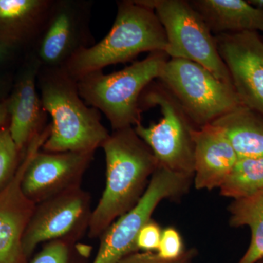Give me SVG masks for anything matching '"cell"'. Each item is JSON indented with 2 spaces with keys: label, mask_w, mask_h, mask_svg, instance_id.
I'll return each instance as SVG.
<instances>
[{
  "label": "cell",
  "mask_w": 263,
  "mask_h": 263,
  "mask_svg": "<svg viewBox=\"0 0 263 263\" xmlns=\"http://www.w3.org/2000/svg\"><path fill=\"white\" fill-rule=\"evenodd\" d=\"M218 51L245 106L263 117V42L255 32L218 34Z\"/></svg>",
  "instance_id": "11"
},
{
  "label": "cell",
  "mask_w": 263,
  "mask_h": 263,
  "mask_svg": "<svg viewBox=\"0 0 263 263\" xmlns=\"http://www.w3.org/2000/svg\"><path fill=\"white\" fill-rule=\"evenodd\" d=\"M41 65L31 52L23 61L7 97L9 131L19 152L24 155L33 138L42 133L49 123L37 87Z\"/></svg>",
  "instance_id": "14"
},
{
  "label": "cell",
  "mask_w": 263,
  "mask_h": 263,
  "mask_svg": "<svg viewBox=\"0 0 263 263\" xmlns=\"http://www.w3.org/2000/svg\"><path fill=\"white\" fill-rule=\"evenodd\" d=\"M143 109L160 107L162 117L148 127L141 123L134 127L138 136L148 145L159 165L169 171L194 177V141L195 128L184 110L168 90L152 83L140 100Z\"/></svg>",
  "instance_id": "5"
},
{
  "label": "cell",
  "mask_w": 263,
  "mask_h": 263,
  "mask_svg": "<svg viewBox=\"0 0 263 263\" xmlns=\"http://www.w3.org/2000/svg\"><path fill=\"white\" fill-rule=\"evenodd\" d=\"M168 57L164 51L152 52L117 72H90L77 81L79 94L86 105L105 116L113 131L136 127L141 123V95L159 79Z\"/></svg>",
  "instance_id": "4"
},
{
  "label": "cell",
  "mask_w": 263,
  "mask_h": 263,
  "mask_svg": "<svg viewBox=\"0 0 263 263\" xmlns=\"http://www.w3.org/2000/svg\"><path fill=\"white\" fill-rule=\"evenodd\" d=\"M248 2L250 4L254 5V6L263 8V0H252V1Z\"/></svg>",
  "instance_id": "29"
},
{
  "label": "cell",
  "mask_w": 263,
  "mask_h": 263,
  "mask_svg": "<svg viewBox=\"0 0 263 263\" xmlns=\"http://www.w3.org/2000/svg\"><path fill=\"white\" fill-rule=\"evenodd\" d=\"M51 133V126L30 142L18 169L10 182L0 191V263H20L24 257L22 239L36 204L22 190L26 169L32 155L41 149Z\"/></svg>",
  "instance_id": "10"
},
{
  "label": "cell",
  "mask_w": 263,
  "mask_h": 263,
  "mask_svg": "<svg viewBox=\"0 0 263 263\" xmlns=\"http://www.w3.org/2000/svg\"><path fill=\"white\" fill-rule=\"evenodd\" d=\"M228 210L230 226H247L251 231L248 249L238 263H257L263 260V190L233 200Z\"/></svg>",
  "instance_id": "19"
},
{
  "label": "cell",
  "mask_w": 263,
  "mask_h": 263,
  "mask_svg": "<svg viewBox=\"0 0 263 263\" xmlns=\"http://www.w3.org/2000/svg\"><path fill=\"white\" fill-rule=\"evenodd\" d=\"M201 15L211 32L230 34L263 32V8L243 0H195L190 1Z\"/></svg>",
  "instance_id": "17"
},
{
  "label": "cell",
  "mask_w": 263,
  "mask_h": 263,
  "mask_svg": "<svg viewBox=\"0 0 263 263\" xmlns=\"http://www.w3.org/2000/svg\"><path fill=\"white\" fill-rule=\"evenodd\" d=\"M68 245L57 240L46 245L31 263H68Z\"/></svg>",
  "instance_id": "24"
},
{
  "label": "cell",
  "mask_w": 263,
  "mask_h": 263,
  "mask_svg": "<svg viewBox=\"0 0 263 263\" xmlns=\"http://www.w3.org/2000/svg\"><path fill=\"white\" fill-rule=\"evenodd\" d=\"M90 0H53L42 30L31 48L41 68H63L74 55L95 45Z\"/></svg>",
  "instance_id": "9"
},
{
  "label": "cell",
  "mask_w": 263,
  "mask_h": 263,
  "mask_svg": "<svg viewBox=\"0 0 263 263\" xmlns=\"http://www.w3.org/2000/svg\"><path fill=\"white\" fill-rule=\"evenodd\" d=\"M155 11L165 32L171 58L196 62L219 80L233 85L212 32L190 1L138 0Z\"/></svg>",
  "instance_id": "7"
},
{
  "label": "cell",
  "mask_w": 263,
  "mask_h": 263,
  "mask_svg": "<svg viewBox=\"0 0 263 263\" xmlns=\"http://www.w3.org/2000/svg\"><path fill=\"white\" fill-rule=\"evenodd\" d=\"M8 122H9V115H8V105L5 99L0 101V129L5 127Z\"/></svg>",
  "instance_id": "28"
},
{
  "label": "cell",
  "mask_w": 263,
  "mask_h": 263,
  "mask_svg": "<svg viewBox=\"0 0 263 263\" xmlns=\"http://www.w3.org/2000/svg\"><path fill=\"white\" fill-rule=\"evenodd\" d=\"M37 87L45 110L51 118L46 152H95L110 133L101 113L81 98L77 81L63 68H41Z\"/></svg>",
  "instance_id": "2"
},
{
  "label": "cell",
  "mask_w": 263,
  "mask_h": 263,
  "mask_svg": "<svg viewBox=\"0 0 263 263\" xmlns=\"http://www.w3.org/2000/svg\"><path fill=\"white\" fill-rule=\"evenodd\" d=\"M185 250L182 237L177 229L174 227H167L162 230L160 245L157 249V254L161 258L168 260L179 258Z\"/></svg>",
  "instance_id": "22"
},
{
  "label": "cell",
  "mask_w": 263,
  "mask_h": 263,
  "mask_svg": "<svg viewBox=\"0 0 263 263\" xmlns=\"http://www.w3.org/2000/svg\"><path fill=\"white\" fill-rule=\"evenodd\" d=\"M53 0H0V41L30 51Z\"/></svg>",
  "instance_id": "16"
},
{
  "label": "cell",
  "mask_w": 263,
  "mask_h": 263,
  "mask_svg": "<svg viewBox=\"0 0 263 263\" xmlns=\"http://www.w3.org/2000/svg\"><path fill=\"white\" fill-rule=\"evenodd\" d=\"M167 47L165 32L153 10L138 0L118 2L117 16L107 35L74 55L63 69L78 81L109 65L131 61L144 52H165Z\"/></svg>",
  "instance_id": "3"
},
{
  "label": "cell",
  "mask_w": 263,
  "mask_h": 263,
  "mask_svg": "<svg viewBox=\"0 0 263 263\" xmlns=\"http://www.w3.org/2000/svg\"><path fill=\"white\" fill-rule=\"evenodd\" d=\"M193 178L159 165L151 178L146 192L130 211L120 216L102 234L93 263H117L128 254L138 252V233L164 200H177L190 191Z\"/></svg>",
  "instance_id": "8"
},
{
  "label": "cell",
  "mask_w": 263,
  "mask_h": 263,
  "mask_svg": "<svg viewBox=\"0 0 263 263\" xmlns=\"http://www.w3.org/2000/svg\"><path fill=\"white\" fill-rule=\"evenodd\" d=\"M23 156L17 148L10 135L8 126L0 129V191L6 186L14 176Z\"/></svg>",
  "instance_id": "21"
},
{
  "label": "cell",
  "mask_w": 263,
  "mask_h": 263,
  "mask_svg": "<svg viewBox=\"0 0 263 263\" xmlns=\"http://www.w3.org/2000/svg\"><path fill=\"white\" fill-rule=\"evenodd\" d=\"M221 196L243 198L263 190V158H238L219 188Z\"/></svg>",
  "instance_id": "20"
},
{
  "label": "cell",
  "mask_w": 263,
  "mask_h": 263,
  "mask_svg": "<svg viewBox=\"0 0 263 263\" xmlns=\"http://www.w3.org/2000/svg\"><path fill=\"white\" fill-rule=\"evenodd\" d=\"M41 149L32 155L22 183L24 193L36 205L79 187L95 155V152H46Z\"/></svg>",
  "instance_id": "13"
},
{
  "label": "cell",
  "mask_w": 263,
  "mask_h": 263,
  "mask_svg": "<svg viewBox=\"0 0 263 263\" xmlns=\"http://www.w3.org/2000/svg\"><path fill=\"white\" fill-rule=\"evenodd\" d=\"M257 263H263V260L259 261V262H258Z\"/></svg>",
  "instance_id": "30"
},
{
  "label": "cell",
  "mask_w": 263,
  "mask_h": 263,
  "mask_svg": "<svg viewBox=\"0 0 263 263\" xmlns=\"http://www.w3.org/2000/svg\"><path fill=\"white\" fill-rule=\"evenodd\" d=\"M89 198L80 186L67 190L36 206L22 239L24 257L40 243L60 240L89 223Z\"/></svg>",
  "instance_id": "12"
},
{
  "label": "cell",
  "mask_w": 263,
  "mask_h": 263,
  "mask_svg": "<svg viewBox=\"0 0 263 263\" xmlns=\"http://www.w3.org/2000/svg\"><path fill=\"white\" fill-rule=\"evenodd\" d=\"M159 80L197 128L212 124L243 105L233 85L190 60L169 59Z\"/></svg>",
  "instance_id": "6"
},
{
  "label": "cell",
  "mask_w": 263,
  "mask_h": 263,
  "mask_svg": "<svg viewBox=\"0 0 263 263\" xmlns=\"http://www.w3.org/2000/svg\"><path fill=\"white\" fill-rule=\"evenodd\" d=\"M21 51L19 48L0 41V71L16 60Z\"/></svg>",
  "instance_id": "26"
},
{
  "label": "cell",
  "mask_w": 263,
  "mask_h": 263,
  "mask_svg": "<svg viewBox=\"0 0 263 263\" xmlns=\"http://www.w3.org/2000/svg\"><path fill=\"white\" fill-rule=\"evenodd\" d=\"M106 162V184L89 221V235L101 236L141 200L158 167L148 145L134 127L113 131L101 146Z\"/></svg>",
  "instance_id": "1"
},
{
  "label": "cell",
  "mask_w": 263,
  "mask_h": 263,
  "mask_svg": "<svg viewBox=\"0 0 263 263\" xmlns=\"http://www.w3.org/2000/svg\"><path fill=\"white\" fill-rule=\"evenodd\" d=\"M198 252L196 249H186L182 255L175 259H164L154 252H136L119 259L117 263H193Z\"/></svg>",
  "instance_id": "23"
},
{
  "label": "cell",
  "mask_w": 263,
  "mask_h": 263,
  "mask_svg": "<svg viewBox=\"0 0 263 263\" xmlns=\"http://www.w3.org/2000/svg\"><path fill=\"white\" fill-rule=\"evenodd\" d=\"M162 233L160 224L151 219L141 228L137 237L136 245L138 250L141 249L144 252L157 251Z\"/></svg>",
  "instance_id": "25"
},
{
  "label": "cell",
  "mask_w": 263,
  "mask_h": 263,
  "mask_svg": "<svg viewBox=\"0 0 263 263\" xmlns=\"http://www.w3.org/2000/svg\"><path fill=\"white\" fill-rule=\"evenodd\" d=\"M193 183L198 190L220 188L238 160L224 130L211 124L195 128Z\"/></svg>",
  "instance_id": "15"
},
{
  "label": "cell",
  "mask_w": 263,
  "mask_h": 263,
  "mask_svg": "<svg viewBox=\"0 0 263 263\" xmlns=\"http://www.w3.org/2000/svg\"><path fill=\"white\" fill-rule=\"evenodd\" d=\"M212 124L226 133L238 158H263V117L245 105Z\"/></svg>",
  "instance_id": "18"
},
{
  "label": "cell",
  "mask_w": 263,
  "mask_h": 263,
  "mask_svg": "<svg viewBox=\"0 0 263 263\" xmlns=\"http://www.w3.org/2000/svg\"><path fill=\"white\" fill-rule=\"evenodd\" d=\"M14 76L10 72L0 76V101L4 100L9 95L13 86Z\"/></svg>",
  "instance_id": "27"
}]
</instances>
